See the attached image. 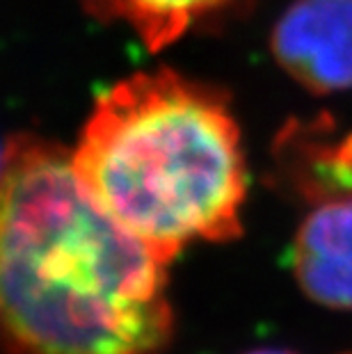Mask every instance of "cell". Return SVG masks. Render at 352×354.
Masks as SVG:
<instances>
[{
    "instance_id": "obj_7",
    "label": "cell",
    "mask_w": 352,
    "mask_h": 354,
    "mask_svg": "<svg viewBox=\"0 0 352 354\" xmlns=\"http://www.w3.org/2000/svg\"><path fill=\"white\" fill-rule=\"evenodd\" d=\"M245 354H297V352L286 350V348H257V350H250Z\"/></svg>"
},
{
    "instance_id": "obj_3",
    "label": "cell",
    "mask_w": 352,
    "mask_h": 354,
    "mask_svg": "<svg viewBox=\"0 0 352 354\" xmlns=\"http://www.w3.org/2000/svg\"><path fill=\"white\" fill-rule=\"evenodd\" d=\"M272 55L313 94L352 89V0H295L272 30Z\"/></svg>"
},
{
    "instance_id": "obj_6",
    "label": "cell",
    "mask_w": 352,
    "mask_h": 354,
    "mask_svg": "<svg viewBox=\"0 0 352 354\" xmlns=\"http://www.w3.org/2000/svg\"><path fill=\"white\" fill-rule=\"evenodd\" d=\"M94 17L131 28L149 50L178 41L192 26L234 0H80Z\"/></svg>"
},
{
    "instance_id": "obj_2",
    "label": "cell",
    "mask_w": 352,
    "mask_h": 354,
    "mask_svg": "<svg viewBox=\"0 0 352 354\" xmlns=\"http://www.w3.org/2000/svg\"><path fill=\"white\" fill-rule=\"evenodd\" d=\"M82 187L110 217L172 263L192 243L243 233L247 160L220 89L172 69L99 94L71 153Z\"/></svg>"
},
{
    "instance_id": "obj_4",
    "label": "cell",
    "mask_w": 352,
    "mask_h": 354,
    "mask_svg": "<svg viewBox=\"0 0 352 354\" xmlns=\"http://www.w3.org/2000/svg\"><path fill=\"white\" fill-rule=\"evenodd\" d=\"M290 268L311 302L352 313V199L311 206L297 227Z\"/></svg>"
},
{
    "instance_id": "obj_5",
    "label": "cell",
    "mask_w": 352,
    "mask_h": 354,
    "mask_svg": "<svg viewBox=\"0 0 352 354\" xmlns=\"http://www.w3.org/2000/svg\"><path fill=\"white\" fill-rule=\"evenodd\" d=\"M275 176L311 206L352 199V131H336L332 119L284 126L275 142Z\"/></svg>"
},
{
    "instance_id": "obj_1",
    "label": "cell",
    "mask_w": 352,
    "mask_h": 354,
    "mask_svg": "<svg viewBox=\"0 0 352 354\" xmlns=\"http://www.w3.org/2000/svg\"><path fill=\"white\" fill-rule=\"evenodd\" d=\"M169 266L82 187L71 153L14 138L0 167L5 354H163Z\"/></svg>"
},
{
    "instance_id": "obj_8",
    "label": "cell",
    "mask_w": 352,
    "mask_h": 354,
    "mask_svg": "<svg viewBox=\"0 0 352 354\" xmlns=\"http://www.w3.org/2000/svg\"><path fill=\"white\" fill-rule=\"evenodd\" d=\"M3 162H5V149H0V167H3Z\"/></svg>"
},
{
    "instance_id": "obj_9",
    "label": "cell",
    "mask_w": 352,
    "mask_h": 354,
    "mask_svg": "<svg viewBox=\"0 0 352 354\" xmlns=\"http://www.w3.org/2000/svg\"><path fill=\"white\" fill-rule=\"evenodd\" d=\"M346 354H352V352H346Z\"/></svg>"
}]
</instances>
